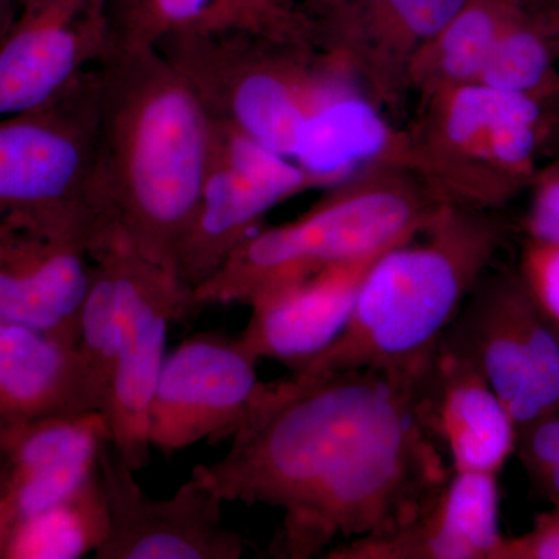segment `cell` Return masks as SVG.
Masks as SVG:
<instances>
[{
    "instance_id": "2e32d148",
    "label": "cell",
    "mask_w": 559,
    "mask_h": 559,
    "mask_svg": "<svg viewBox=\"0 0 559 559\" xmlns=\"http://www.w3.org/2000/svg\"><path fill=\"white\" fill-rule=\"evenodd\" d=\"M469 0H348L316 24V46L389 94L404 84L415 55Z\"/></svg>"
},
{
    "instance_id": "8992f818",
    "label": "cell",
    "mask_w": 559,
    "mask_h": 559,
    "mask_svg": "<svg viewBox=\"0 0 559 559\" xmlns=\"http://www.w3.org/2000/svg\"><path fill=\"white\" fill-rule=\"evenodd\" d=\"M98 62L57 100L0 119V216H61L106 226L95 200Z\"/></svg>"
},
{
    "instance_id": "d4e9b609",
    "label": "cell",
    "mask_w": 559,
    "mask_h": 559,
    "mask_svg": "<svg viewBox=\"0 0 559 559\" xmlns=\"http://www.w3.org/2000/svg\"><path fill=\"white\" fill-rule=\"evenodd\" d=\"M521 277L540 311L559 333V246L530 241Z\"/></svg>"
},
{
    "instance_id": "9c48e42d",
    "label": "cell",
    "mask_w": 559,
    "mask_h": 559,
    "mask_svg": "<svg viewBox=\"0 0 559 559\" xmlns=\"http://www.w3.org/2000/svg\"><path fill=\"white\" fill-rule=\"evenodd\" d=\"M319 189L297 162L215 121V148L200 202L176 261L189 293L207 282L261 221L289 198Z\"/></svg>"
},
{
    "instance_id": "3957f363",
    "label": "cell",
    "mask_w": 559,
    "mask_h": 559,
    "mask_svg": "<svg viewBox=\"0 0 559 559\" xmlns=\"http://www.w3.org/2000/svg\"><path fill=\"white\" fill-rule=\"evenodd\" d=\"M500 240L487 212L443 205L421 234L373 261L341 336L299 371L425 362L487 274Z\"/></svg>"
},
{
    "instance_id": "277c9868",
    "label": "cell",
    "mask_w": 559,
    "mask_h": 559,
    "mask_svg": "<svg viewBox=\"0 0 559 559\" xmlns=\"http://www.w3.org/2000/svg\"><path fill=\"white\" fill-rule=\"evenodd\" d=\"M443 205L407 167L349 179L300 218L255 231L191 293V310L249 305L264 290L373 259L421 234Z\"/></svg>"
},
{
    "instance_id": "6da1fadb",
    "label": "cell",
    "mask_w": 559,
    "mask_h": 559,
    "mask_svg": "<svg viewBox=\"0 0 559 559\" xmlns=\"http://www.w3.org/2000/svg\"><path fill=\"white\" fill-rule=\"evenodd\" d=\"M428 360L266 382L226 455L191 477L224 503L282 511L278 558L390 535L428 509L452 474L419 412Z\"/></svg>"
},
{
    "instance_id": "4fadbf2b",
    "label": "cell",
    "mask_w": 559,
    "mask_h": 559,
    "mask_svg": "<svg viewBox=\"0 0 559 559\" xmlns=\"http://www.w3.org/2000/svg\"><path fill=\"white\" fill-rule=\"evenodd\" d=\"M110 0H46L0 39V119L43 108L102 60Z\"/></svg>"
},
{
    "instance_id": "52a82bcc",
    "label": "cell",
    "mask_w": 559,
    "mask_h": 559,
    "mask_svg": "<svg viewBox=\"0 0 559 559\" xmlns=\"http://www.w3.org/2000/svg\"><path fill=\"white\" fill-rule=\"evenodd\" d=\"M440 342L474 364L516 429L559 412V333L522 277L485 274Z\"/></svg>"
},
{
    "instance_id": "e0dca14e",
    "label": "cell",
    "mask_w": 559,
    "mask_h": 559,
    "mask_svg": "<svg viewBox=\"0 0 559 559\" xmlns=\"http://www.w3.org/2000/svg\"><path fill=\"white\" fill-rule=\"evenodd\" d=\"M378 257L264 290L250 301L252 312L237 341L255 360H278L290 373L304 369L347 326L360 283Z\"/></svg>"
},
{
    "instance_id": "7a4b0ae2",
    "label": "cell",
    "mask_w": 559,
    "mask_h": 559,
    "mask_svg": "<svg viewBox=\"0 0 559 559\" xmlns=\"http://www.w3.org/2000/svg\"><path fill=\"white\" fill-rule=\"evenodd\" d=\"M98 75L95 200L132 248L176 275L212 162L215 121L157 47L109 43Z\"/></svg>"
},
{
    "instance_id": "f1b7e54d",
    "label": "cell",
    "mask_w": 559,
    "mask_h": 559,
    "mask_svg": "<svg viewBox=\"0 0 559 559\" xmlns=\"http://www.w3.org/2000/svg\"><path fill=\"white\" fill-rule=\"evenodd\" d=\"M300 2L304 9L307 10V13L310 14L316 25L319 21H322L323 17L330 16L334 11L344 7L348 0H300Z\"/></svg>"
},
{
    "instance_id": "4dcf8cb0",
    "label": "cell",
    "mask_w": 559,
    "mask_h": 559,
    "mask_svg": "<svg viewBox=\"0 0 559 559\" xmlns=\"http://www.w3.org/2000/svg\"><path fill=\"white\" fill-rule=\"evenodd\" d=\"M10 474H11V462L9 452H7L5 447L0 443V499L5 495L7 488H9L10 484Z\"/></svg>"
},
{
    "instance_id": "83f0119b",
    "label": "cell",
    "mask_w": 559,
    "mask_h": 559,
    "mask_svg": "<svg viewBox=\"0 0 559 559\" xmlns=\"http://www.w3.org/2000/svg\"><path fill=\"white\" fill-rule=\"evenodd\" d=\"M499 559H559V507L540 514L532 532L506 539Z\"/></svg>"
},
{
    "instance_id": "7402d4cb",
    "label": "cell",
    "mask_w": 559,
    "mask_h": 559,
    "mask_svg": "<svg viewBox=\"0 0 559 559\" xmlns=\"http://www.w3.org/2000/svg\"><path fill=\"white\" fill-rule=\"evenodd\" d=\"M511 20L502 0H469L465 9L415 55L404 84L428 98L441 91L477 83Z\"/></svg>"
},
{
    "instance_id": "ac0fdd59",
    "label": "cell",
    "mask_w": 559,
    "mask_h": 559,
    "mask_svg": "<svg viewBox=\"0 0 559 559\" xmlns=\"http://www.w3.org/2000/svg\"><path fill=\"white\" fill-rule=\"evenodd\" d=\"M499 474L452 471L419 516L381 538L349 540L326 559H499Z\"/></svg>"
},
{
    "instance_id": "9a60e30c",
    "label": "cell",
    "mask_w": 559,
    "mask_h": 559,
    "mask_svg": "<svg viewBox=\"0 0 559 559\" xmlns=\"http://www.w3.org/2000/svg\"><path fill=\"white\" fill-rule=\"evenodd\" d=\"M423 421L452 471L499 474L516 450V425L465 356L437 345L418 378Z\"/></svg>"
},
{
    "instance_id": "836d02e7",
    "label": "cell",
    "mask_w": 559,
    "mask_h": 559,
    "mask_svg": "<svg viewBox=\"0 0 559 559\" xmlns=\"http://www.w3.org/2000/svg\"><path fill=\"white\" fill-rule=\"evenodd\" d=\"M43 2H46V0H17V5H20V10H25L39 5Z\"/></svg>"
},
{
    "instance_id": "44dd1931",
    "label": "cell",
    "mask_w": 559,
    "mask_h": 559,
    "mask_svg": "<svg viewBox=\"0 0 559 559\" xmlns=\"http://www.w3.org/2000/svg\"><path fill=\"white\" fill-rule=\"evenodd\" d=\"M109 28L117 46H157L170 36L213 33L316 46V25L300 0H135L109 17Z\"/></svg>"
},
{
    "instance_id": "cb8c5ba5",
    "label": "cell",
    "mask_w": 559,
    "mask_h": 559,
    "mask_svg": "<svg viewBox=\"0 0 559 559\" xmlns=\"http://www.w3.org/2000/svg\"><path fill=\"white\" fill-rule=\"evenodd\" d=\"M551 51L533 28L511 20L496 43L477 83L492 90L536 97L549 80Z\"/></svg>"
},
{
    "instance_id": "f546056e",
    "label": "cell",
    "mask_w": 559,
    "mask_h": 559,
    "mask_svg": "<svg viewBox=\"0 0 559 559\" xmlns=\"http://www.w3.org/2000/svg\"><path fill=\"white\" fill-rule=\"evenodd\" d=\"M17 13H20L17 0H0V39L9 32L11 24L16 20Z\"/></svg>"
},
{
    "instance_id": "ffe728a7",
    "label": "cell",
    "mask_w": 559,
    "mask_h": 559,
    "mask_svg": "<svg viewBox=\"0 0 559 559\" xmlns=\"http://www.w3.org/2000/svg\"><path fill=\"white\" fill-rule=\"evenodd\" d=\"M294 162L319 189H333L380 168H409V135L345 80L305 124Z\"/></svg>"
},
{
    "instance_id": "7c38bea8",
    "label": "cell",
    "mask_w": 559,
    "mask_h": 559,
    "mask_svg": "<svg viewBox=\"0 0 559 559\" xmlns=\"http://www.w3.org/2000/svg\"><path fill=\"white\" fill-rule=\"evenodd\" d=\"M240 342L194 334L167 355L151 401V450L171 455L202 440L231 439L266 382Z\"/></svg>"
},
{
    "instance_id": "484cf974",
    "label": "cell",
    "mask_w": 559,
    "mask_h": 559,
    "mask_svg": "<svg viewBox=\"0 0 559 559\" xmlns=\"http://www.w3.org/2000/svg\"><path fill=\"white\" fill-rule=\"evenodd\" d=\"M516 448L533 476L543 480L559 466V412L543 415L516 429Z\"/></svg>"
},
{
    "instance_id": "603a6c76",
    "label": "cell",
    "mask_w": 559,
    "mask_h": 559,
    "mask_svg": "<svg viewBox=\"0 0 559 559\" xmlns=\"http://www.w3.org/2000/svg\"><path fill=\"white\" fill-rule=\"evenodd\" d=\"M109 514L98 471L68 499L22 525L3 559H76L108 536Z\"/></svg>"
},
{
    "instance_id": "1f68e13d",
    "label": "cell",
    "mask_w": 559,
    "mask_h": 559,
    "mask_svg": "<svg viewBox=\"0 0 559 559\" xmlns=\"http://www.w3.org/2000/svg\"><path fill=\"white\" fill-rule=\"evenodd\" d=\"M540 484L546 487L550 498L554 499V502L559 507V466L551 469L550 473L540 480Z\"/></svg>"
},
{
    "instance_id": "d6986e66",
    "label": "cell",
    "mask_w": 559,
    "mask_h": 559,
    "mask_svg": "<svg viewBox=\"0 0 559 559\" xmlns=\"http://www.w3.org/2000/svg\"><path fill=\"white\" fill-rule=\"evenodd\" d=\"M86 412H102V400L79 345L0 323V432Z\"/></svg>"
},
{
    "instance_id": "ba28073f",
    "label": "cell",
    "mask_w": 559,
    "mask_h": 559,
    "mask_svg": "<svg viewBox=\"0 0 559 559\" xmlns=\"http://www.w3.org/2000/svg\"><path fill=\"white\" fill-rule=\"evenodd\" d=\"M120 288L119 344L103 415L110 443L138 471L151 459V401L167 347L171 323L193 314L189 290L175 274L138 252L116 224L114 234Z\"/></svg>"
},
{
    "instance_id": "8fae6325",
    "label": "cell",
    "mask_w": 559,
    "mask_h": 559,
    "mask_svg": "<svg viewBox=\"0 0 559 559\" xmlns=\"http://www.w3.org/2000/svg\"><path fill=\"white\" fill-rule=\"evenodd\" d=\"M97 471L109 528L95 558L238 559L245 554V538L224 524L223 500L194 477L171 498H151L110 439L102 443Z\"/></svg>"
},
{
    "instance_id": "5b68a950",
    "label": "cell",
    "mask_w": 559,
    "mask_h": 559,
    "mask_svg": "<svg viewBox=\"0 0 559 559\" xmlns=\"http://www.w3.org/2000/svg\"><path fill=\"white\" fill-rule=\"evenodd\" d=\"M154 47L213 121L293 160L307 121L348 80V70L312 44L249 33L170 36Z\"/></svg>"
},
{
    "instance_id": "d6a6232c",
    "label": "cell",
    "mask_w": 559,
    "mask_h": 559,
    "mask_svg": "<svg viewBox=\"0 0 559 559\" xmlns=\"http://www.w3.org/2000/svg\"><path fill=\"white\" fill-rule=\"evenodd\" d=\"M134 2L135 0H110L109 17L117 16V14H120L121 11L127 10L128 7H131Z\"/></svg>"
},
{
    "instance_id": "30bf717a",
    "label": "cell",
    "mask_w": 559,
    "mask_h": 559,
    "mask_svg": "<svg viewBox=\"0 0 559 559\" xmlns=\"http://www.w3.org/2000/svg\"><path fill=\"white\" fill-rule=\"evenodd\" d=\"M102 229L61 216H0V323L79 344L91 248Z\"/></svg>"
},
{
    "instance_id": "5bb4252c",
    "label": "cell",
    "mask_w": 559,
    "mask_h": 559,
    "mask_svg": "<svg viewBox=\"0 0 559 559\" xmlns=\"http://www.w3.org/2000/svg\"><path fill=\"white\" fill-rule=\"evenodd\" d=\"M110 439L102 412L28 423L0 432L10 455V484L0 499V559L22 525L76 491L97 469Z\"/></svg>"
},
{
    "instance_id": "4316f807",
    "label": "cell",
    "mask_w": 559,
    "mask_h": 559,
    "mask_svg": "<svg viewBox=\"0 0 559 559\" xmlns=\"http://www.w3.org/2000/svg\"><path fill=\"white\" fill-rule=\"evenodd\" d=\"M527 231L532 241L559 246V171L549 173L536 187Z\"/></svg>"
}]
</instances>
